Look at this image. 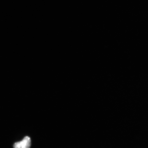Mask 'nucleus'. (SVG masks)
<instances>
[{
    "mask_svg": "<svg viewBox=\"0 0 148 148\" xmlns=\"http://www.w3.org/2000/svg\"><path fill=\"white\" fill-rule=\"evenodd\" d=\"M31 145V138L25 136L21 141L16 142L14 145V148H30Z\"/></svg>",
    "mask_w": 148,
    "mask_h": 148,
    "instance_id": "f257e3e1",
    "label": "nucleus"
}]
</instances>
